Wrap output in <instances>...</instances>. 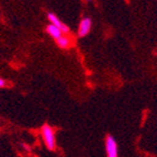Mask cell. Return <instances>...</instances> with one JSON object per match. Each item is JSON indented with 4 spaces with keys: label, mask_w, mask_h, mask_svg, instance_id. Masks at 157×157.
<instances>
[{
    "label": "cell",
    "mask_w": 157,
    "mask_h": 157,
    "mask_svg": "<svg viewBox=\"0 0 157 157\" xmlns=\"http://www.w3.org/2000/svg\"><path fill=\"white\" fill-rule=\"evenodd\" d=\"M56 43H57L58 47H60V48H68V47H71V40L68 39V37L64 36V35L56 39Z\"/></svg>",
    "instance_id": "8992f818"
},
{
    "label": "cell",
    "mask_w": 157,
    "mask_h": 157,
    "mask_svg": "<svg viewBox=\"0 0 157 157\" xmlns=\"http://www.w3.org/2000/svg\"><path fill=\"white\" fill-rule=\"evenodd\" d=\"M6 86V80L2 78H0V88H3Z\"/></svg>",
    "instance_id": "52a82bcc"
},
{
    "label": "cell",
    "mask_w": 157,
    "mask_h": 157,
    "mask_svg": "<svg viewBox=\"0 0 157 157\" xmlns=\"http://www.w3.org/2000/svg\"><path fill=\"white\" fill-rule=\"evenodd\" d=\"M92 28V21L90 18H84L80 21L78 26V36L79 37H85L88 35Z\"/></svg>",
    "instance_id": "3957f363"
},
{
    "label": "cell",
    "mask_w": 157,
    "mask_h": 157,
    "mask_svg": "<svg viewBox=\"0 0 157 157\" xmlns=\"http://www.w3.org/2000/svg\"><path fill=\"white\" fill-rule=\"evenodd\" d=\"M105 153H107V156L109 157H117L119 154V147L118 143L115 141V139L112 135H108L105 137Z\"/></svg>",
    "instance_id": "7a4b0ae2"
},
{
    "label": "cell",
    "mask_w": 157,
    "mask_h": 157,
    "mask_svg": "<svg viewBox=\"0 0 157 157\" xmlns=\"http://www.w3.org/2000/svg\"><path fill=\"white\" fill-rule=\"evenodd\" d=\"M47 19L50 20L51 23H53L54 25L59 28V29L63 31V33H68V32H69V28H68L65 23H63V22L60 21L59 18H58L56 14H54V13H52V12L47 13Z\"/></svg>",
    "instance_id": "277c9868"
},
{
    "label": "cell",
    "mask_w": 157,
    "mask_h": 157,
    "mask_svg": "<svg viewBox=\"0 0 157 157\" xmlns=\"http://www.w3.org/2000/svg\"><path fill=\"white\" fill-rule=\"evenodd\" d=\"M46 31L47 33L50 34V36H52L53 39H58L59 36H62L63 35V31L59 29V28H57L56 25H54L53 23H50L48 25L46 26Z\"/></svg>",
    "instance_id": "5b68a950"
},
{
    "label": "cell",
    "mask_w": 157,
    "mask_h": 157,
    "mask_svg": "<svg viewBox=\"0 0 157 157\" xmlns=\"http://www.w3.org/2000/svg\"><path fill=\"white\" fill-rule=\"evenodd\" d=\"M87 2H92V0H86Z\"/></svg>",
    "instance_id": "ba28073f"
},
{
    "label": "cell",
    "mask_w": 157,
    "mask_h": 157,
    "mask_svg": "<svg viewBox=\"0 0 157 157\" xmlns=\"http://www.w3.org/2000/svg\"><path fill=\"white\" fill-rule=\"evenodd\" d=\"M42 137L44 141L45 145L50 151H54L56 147V139H55V132L50 125H43L42 128Z\"/></svg>",
    "instance_id": "6da1fadb"
}]
</instances>
